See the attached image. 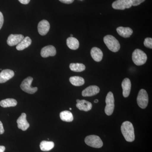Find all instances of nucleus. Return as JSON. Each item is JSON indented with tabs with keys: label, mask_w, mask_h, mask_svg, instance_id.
I'll return each instance as SVG.
<instances>
[{
	"label": "nucleus",
	"mask_w": 152,
	"mask_h": 152,
	"mask_svg": "<svg viewBox=\"0 0 152 152\" xmlns=\"http://www.w3.org/2000/svg\"><path fill=\"white\" fill-rule=\"evenodd\" d=\"M60 117L62 121L67 122H71L74 120L72 114L69 111H64L61 112L60 114Z\"/></svg>",
	"instance_id": "412c9836"
},
{
	"label": "nucleus",
	"mask_w": 152,
	"mask_h": 152,
	"mask_svg": "<svg viewBox=\"0 0 152 152\" xmlns=\"http://www.w3.org/2000/svg\"><path fill=\"white\" fill-rule=\"evenodd\" d=\"M144 45L147 48L152 49V39L151 38H146L145 39Z\"/></svg>",
	"instance_id": "a878e982"
},
{
	"label": "nucleus",
	"mask_w": 152,
	"mask_h": 152,
	"mask_svg": "<svg viewBox=\"0 0 152 152\" xmlns=\"http://www.w3.org/2000/svg\"><path fill=\"white\" fill-rule=\"evenodd\" d=\"M20 3L23 4H27L30 2V0H18Z\"/></svg>",
	"instance_id": "7c9ffc66"
},
{
	"label": "nucleus",
	"mask_w": 152,
	"mask_h": 152,
	"mask_svg": "<svg viewBox=\"0 0 152 152\" xmlns=\"http://www.w3.org/2000/svg\"><path fill=\"white\" fill-rule=\"evenodd\" d=\"M91 54L93 59L96 62L101 61L103 56V52L97 47L92 48L91 50Z\"/></svg>",
	"instance_id": "f3484780"
},
{
	"label": "nucleus",
	"mask_w": 152,
	"mask_h": 152,
	"mask_svg": "<svg viewBox=\"0 0 152 152\" xmlns=\"http://www.w3.org/2000/svg\"><path fill=\"white\" fill-rule=\"evenodd\" d=\"M115 99L113 94L110 91L108 93L106 98V105L105 108V113L106 115L110 116L113 113L115 108Z\"/></svg>",
	"instance_id": "423d86ee"
},
{
	"label": "nucleus",
	"mask_w": 152,
	"mask_h": 152,
	"mask_svg": "<svg viewBox=\"0 0 152 152\" xmlns=\"http://www.w3.org/2000/svg\"><path fill=\"white\" fill-rule=\"evenodd\" d=\"M85 142L88 145L96 148H102L103 145V143L100 138L95 135L87 136L85 138Z\"/></svg>",
	"instance_id": "20e7f679"
},
{
	"label": "nucleus",
	"mask_w": 152,
	"mask_h": 152,
	"mask_svg": "<svg viewBox=\"0 0 152 152\" xmlns=\"http://www.w3.org/2000/svg\"><path fill=\"white\" fill-rule=\"evenodd\" d=\"M4 129L3 125L1 122L0 121V134H4Z\"/></svg>",
	"instance_id": "c756f323"
},
{
	"label": "nucleus",
	"mask_w": 152,
	"mask_h": 152,
	"mask_svg": "<svg viewBox=\"0 0 152 152\" xmlns=\"http://www.w3.org/2000/svg\"><path fill=\"white\" fill-rule=\"evenodd\" d=\"M32 40L28 37H24L21 42L17 45L16 49L18 50L21 51L28 48L31 44Z\"/></svg>",
	"instance_id": "6ab92c4d"
},
{
	"label": "nucleus",
	"mask_w": 152,
	"mask_h": 152,
	"mask_svg": "<svg viewBox=\"0 0 152 152\" xmlns=\"http://www.w3.org/2000/svg\"><path fill=\"white\" fill-rule=\"evenodd\" d=\"M104 42L111 51L115 53L119 50L121 48L119 42L113 36L110 35L106 36L104 38Z\"/></svg>",
	"instance_id": "f03ea898"
},
{
	"label": "nucleus",
	"mask_w": 152,
	"mask_h": 152,
	"mask_svg": "<svg viewBox=\"0 0 152 152\" xmlns=\"http://www.w3.org/2000/svg\"><path fill=\"white\" fill-rule=\"evenodd\" d=\"M116 30L120 36L126 38L130 37L133 33L132 29L129 27H119L117 28Z\"/></svg>",
	"instance_id": "a211bd4d"
},
{
	"label": "nucleus",
	"mask_w": 152,
	"mask_h": 152,
	"mask_svg": "<svg viewBox=\"0 0 152 152\" xmlns=\"http://www.w3.org/2000/svg\"><path fill=\"white\" fill-rule=\"evenodd\" d=\"M61 2L66 4H71L73 2L74 0H59Z\"/></svg>",
	"instance_id": "c85d7f7f"
},
{
	"label": "nucleus",
	"mask_w": 152,
	"mask_h": 152,
	"mask_svg": "<svg viewBox=\"0 0 152 152\" xmlns=\"http://www.w3.org/2000/svg\"><path fill=\"white\" fill-rule=\"evenodd\" d=\"M132 7L131 0H117L112 4V7L115 10H124Z\"/></svg>",
	"instance_id": "6e6552de"
},
{
	"label": "nucleus",
	"mask_w": 152,
	"mask_h": 152,
	"mask_svg": "<svg viewBox=\"0 0 152 152\" xmlns=\"http://www.w3.org/2000/svg\"><path fill=\"white\" fill-rule=\"evenodd\" d=\"M54 143L53 142L42 141L40 144V148L43 151H48L54 147Z\"/></svg>",
	"instance_id": "5701e85b"
},
{
	"label": "nucleus",
	"mask_w": 152,
	"mask_h": 152,
	"mask_svg": "<svg viewBox=\"0 0 152 152\" xmlns=\"http://www.w3.org/2000/svg\"><path fill=\"white\" fill-rule=\"evenodd\" d=\"M50 29V23L46 20H42L38 24V32L41 35L45 36L46 35Z\"/></svg>",
	"instance_id": "f8f14e48"
},
{
	"label": "nucleus",
	"mask_w": 152,
	"mask_h": 152,
	"mask_svg": "<svg viewBox=\"0 0 152 152\" xmlns=\"http://www.w3.org/2000/svg\"><path fill=\"white\" fill-rule=\"evenodd\" d=\"M121 131L126 141L132 142L134 140V128L130 122L126 121L123 123L121 126Z\"/></svg>",
	"instance_id": "f257e3e1"
},
{
	"label": "nucleus",
	"mask_w": 152,
	"mask_h": 152,
	"mask_svg": "<svg viewBox=\"0 0 152 152\" xmlns=\"http://www.w3.org/2000/svg\"><path fill=\"white\" fill-rule=\"evenodd\" d=\"M4 16H3L2 13L0 12V30H1V28L2 27L3 24H4Z\"/></svg>",
	"instance_id": "cd10ccee"
},
{
	"label": "nucleus",
	"mask_w": 152,
	"mask_h": 152,
	"mask_svg": "<svg viewBox=\"0 0 152 152\" xmlns=\"http://www.w3.org/2000/svg\"><path fill=\"white\" fill-rule=\"evenodd\" d=\"M98 102H99V100H98V99H96L94 101V102L95 103H98Z\"/></svg>",
	"instance_id": "473e14b6"
},
{
	"label": "nucleus",
	"mask_w": 152,
	"mask_h": 152,
	"mask_svg": "<svg viewBox=\"0 0 152 152\" xmlns=\"http://www.w3.org/2000/svg\"><path fill=\"white\" fill-rule=\"evenodd\" d=\"M15 75V73L10 69H4L0 73V83H3L10 80Z\"/></svg>",
	"instance_id": "2eb2a0df"
},
{
	"label": "nucleus",
	"mask_w": 152,
	"mask_h": 152,
	"mask_svg": "<svg viewBox=\"0 0 152 152\" xmlns=\"http://www.w3.org/2000/svg\"><path fill=\"white\" fill-rule=\"evenodd\" d=\"M66 44L69 48L72 50H76L78 48L80 44L79 41L73 37H70L66 40Z\"/></svg>",
	"instance_id": "aec40b11"
},
{
	"label": "nucleus",
	"mask_w": 152,
	"mask_h": 152,
	"mask_svg": "<svg viewBox=\"0 0 152 152\" xmlns=\"http://www.w3.org/2000/svg\"><path fill=\"white\" fill-rule=\"evenodd\" d=\"M33 80V78L31 77H28L24 80L20 85L21 89L25 92L31 94L35 93L37 91L38 88L31 86Z\"/></svg>",
	"instance_id": "39448f33"
},
{
	"label": "nucleus",
	"mask_w": 152,
	"mask_h": 152,
	"mask_svg": "<svg viewBox=\"0 0 152 152\" xmlns=\"http://www.w3.org/2000/svg\"><path fill=\"white\" fill-rule=\"evenodd\" d=\"M73 37V35L72 34H71V37Z\"/></svg>",
	"instance_id": "72a5a7b5"
},
{
	"label": "nucleus",
	"mask_w": 152,
	"mask_h": 152,
	"mask_svg": "<svg viewBox=\"0 0 152 152\" xmlns=\"http://www.w3.org/2000/svg\"><path fill=\"white\" fill-rule=\"evenodd\" d=\"M123 88V96L125 98L128 97L130 93L131 89V82L130 80L128 78L124 79L122 83Z\"/></svg>",
	"instance_id": "dca6fc26"
},
{
	"label": "nucleus",
	"mask_w": 152,
	"mask_h": 152,
	"mask_svg": "<svg viewBox=\"0 0 152 152\" xmlns=\"http://www.w3.org/2000/svg\"><path fill=\"white\" fill-rule=\"evenodd\" d=\"M69 110H72V108H70Z\"/></svg>",
	"instance_id": "f704fd0d"
},
{
	"label": "nucleus",
	"mask_w": 152,
	"mask_h": 152,
	"mask_svg": "<svg viewBox=\"0 0 152 152\" xmlns=\"http://www.w3.org/2000/svg\"><path fill=\"white\" fill-rule=\"evenodd\" d=\"M5 150V147L4 146H0V152H4Z\"/></svg>",
	"instance_id": "2f4dec72"
},
{
	"label": "nucleus",
	"mask_w": 152,
	"mask_h": 152,
	"mask_svg": "<svg viewBox=\"0 0 152 152\" xmlns=\"http://www.w3.org/2000/svg\"><path fill=\"white\" fill-rule=\"evenodd\" d=\"M24 38V37L21 34H11L9 36L7 40V43L10 46L18 45Z\"/></svg>",
	"instance_id": "4468645a"
},
{
	"label": "nucleus",
	"mask_w": 152,
	"mask_h": 152,
	"mask_svg": "<svg viewBox=\"0 0 152 152\" xmlns=\"http://www.w3.org/2000/svg\"><path fill=\"white\" fill-rule=\"evenodd\" d=\"M56 54V48L53 46L48 45L44 47L41 50V55L43 58L54 56Z\"/></svg>",
	"instance_id": "9d476101"
},
{
	"label": "nucleus",
	"mask_w": 152,
	"mask_h": 152,
	"mask_svg": "<svg viewBox=\"0 0 152 152\" xmlns=\"http://www.w3.org/2000/svg\"><path fill=\"white\" fill-rule=\"evenodd\" d=\"M148 100L146 91L144 89L140 90L137 97V102L139 107L142 109L146 108L148 103Z\"/></svg>",
	"instance_id": "0eeeda50"
},
{
	"label": "nucleus",
	"mask_w": 152,
	"mask_h": 152,
	"mask_svg": "<svg viewBox=\"0 0 152 152\" xmlns=\"http://www.w3.org/2000/svg\"><path fill=\"white\" fill-rule=\"evenodd\" d=\"M18 127L20 129L25 131L29 127V124L26 120V115L25 113H23L18 119L17 121Z\"/></svg>",
	"instance_id": "1a4fd4ad"
},
{
	"label": "nucleus",
	"mask_w": 152,
	"mask_h": 152,
	"mask_svg": "<svg viewBox=\"0 0 152 152\" xmlns=\"http://www.w3.org/2000/svg\"><path fill=\"white\" fill-rule=\"evenodd\" d=\"M77 103L76 107L80 110L88 112L91 110L92 108V104L90 102L85 100L77 99L76 100Z\"/></svg>",
	"instance_id": "ddd939ff"
},
{
	"label": "nucleus",
	"mask_w": 152,
	"mask_h": 152,
	"mask_svg": "<svg viewBox=\"0 0 152 152\" xmlns=\"http://www.w3.org/2000/svg\"><path fill=\"white\" fill-rule=\"evenodd\" d=\"M17 104V101L13 99H7L0 102V105L4 108L15 107Z\"/></svg>",
	"instance_id": "4be33fe9"
},
{
	"label": "nucleus",
	"mask_w": 152,
	"mask_h": 152,
	"mask_svg": "<svg viewBox=\"0 0 152 152\" xmlns=\"http://www.w3.org/2000/svg\"><path fill=\"white\" fill-rule=\"evenodd\" d=\"M133 62L137 66H142L146 62L148 58L146 54L142 50L137 49L132 53Z\"/></svg>",
	"instance_id": "7ed1b4c3"
},
{
	"label": "nucleus",
	"mask_w": 152,
	"mask_h": 152,
	"mask_svg": "<svg viewBox=\"0 0 152 152\" xmlns=\"http://www.w3.org/2000/svg\"><path fill=\"white\" fill-rule=\"evenodd\" d=\"M145 0H131L132 6H137L140 4Z\"/></svg>",
	"instance_id": "bb28decb"
},
{
	"label": "nucleus",
	"mask_w": 152,
	"mask_h": 152,
	"mask_svg": "<svg viewBox=\"0 0 152 152\" xmlns=\"http://www.w3.org/2000/svg\"><path fill=\"white\" fill-rule=\"evenodd\" d=\"M69 81L72 85L75 86H80L84 84L85 80L82 77L74 76L69 78Z\"/></svg>",
	"instance_id": "b1692460"
},
{
	"label": "nucleus",
	"mask_w": 152,
	"mask_h": 152,
	"mask_svg": "<svg viewBox=\"0 0 152 152\" xmlns=\"http://www.w3.org/2000/svg\"><path fill=\"white\" fill-rule=\"evenodd\" d=\"M100 92V88L96 86H91L87 87L82 91V96L84 97H90L97 94Z\"/></svg>",
	"instance_id": "9b49d317"
},
{
	"label": "nucleus",
	"mask_w": 152,
	"mask_h": 152,
	"mask_svg": "<svg viewBox=\"0 0 152 152\" xmlns=\"http://www.w3.org/2000/svg\"><path fill=\"white\" fill-rule=\"evenodd\" d=\"M69 68L71 70L75 72H82L86 69V66L80 63H72L70 64Z\"/></svg>",
	"instance_id": "393cba45"
}]
</instances>
